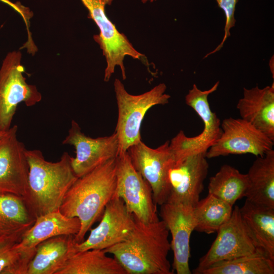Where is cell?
I'll return each instance as SVG.
<instances>
[{"instance_id":"4316f807","label":"cell","mask_w":274,"mask_h":274,"mask_svg":"<svg viewBox=\"0 0 274 274\" xmlns=\"http://www.w3.org/2000/svg\"><path fill=\"white\" fill-rule=\"evenodd\" d=\"M19 241L14 239L0 240V274H4L18 260L20 252L15 244Z\"/></svg>"},{"instance_id":"603a6c76","label":"cell","mask_w":274,"mask_h":274,"mask_svg":"<svg viewBox=\"0 0 274 274\" xmlns=\"http://www.w3.org/2000/svg\"><path fill=\"white\" fill-rule=\"evenodd\" d=\"M56 274H127L114 257L102 250L76 252Z\"/></svg>"},{"instance_id":"f546056e","label":"cell","mask_w":274,"mask_h":274,"mask_svg":"<svg viewBox=\"0 0 274 274\" xmlns=\"http://www.w3.org/2000/svg\"><path fill=\"white\" fill-rule=\"evenodd\" d=\"M7 131H0V141L3 138V136L5 135V133H6V132Z\"/></svg>"},{"instance_id":"277c9868","label":"cell","mask_w":274,"mask_h":274,"mask_svg":"<svg viewBox=\"0 0 274 274\" xmlns=\"http://www.w3.org/2000/svg\"><path fill=\"white\" fill-rule=\"evenodd\" d=\"M114 87L118 111L115 131L118 155L142 141L140 130L147 112L154 106L168 104L170 96L165 93L166 86L163 83L139 95L129 93L118 79H115Z\"/></svg>"},{"instance_id":"3957f363","label":"cell","mask_w":274,"mask_h":274,"mask_svg":"<svg viewBox=\"0 0 274 274\" xmlns=\"http://www.w3.org/2000/svg\"><path fill=\"white\" fill-rule=\"evenodd\" d=\"M116 158L78 178L65 194L60 211L68 217H77L80 228L74 236L77 243L84 240L87 232L101 215L115 195Z\"/></svg>"},{"instance_id":"2e32d148","label":"cell","mask_w":274,"mask_h":274,"mask_svg":"<svg viewBox=\"0 0 274 274\" xmlns=\"http://www.w3.org/2000/svg\"><path fill=\"white\" fill-rule=\"evenodd\" d=\"M160 215L172 235L174 270L177 274H191L189 260L190 236L195 225L193 207L165 202L161 205Z\"/></svg>"},{"instance_id":"ac0fdd59","label":"cell","mask_w":274,"mask_h":274,"mask_svg":"<svg viewBox=\"0 0 274 274\" xmlns=\"http://www.w3.org/2000/svg\"><path fill=\"white\" fill-rule=\"evenodd\" d=\"M241 118L274 141V84L260 88H243L236 105Z\"/></svg>"},{"instance_id":"d4e9b609","label":"cell","mask_w":274,"mask_h":274,"mask_svg":"<svg viewBox=\"0 0 274 274\" xmlns=\"http://www.w3.org/2000/svg\"><path fill=\"white\" fill-rule=\"evenodd\" d=\"M248 185L247 174L224 164L210 178L209 193L233 206L237 200L244 197Z\"/></svg>"},{"instance_id":"7a4b0ae2","label":"cell","mask_w":274,"mask_h":274,"mask_svg":"<svg viewBox=\"0 0 274 274\" xmlns=\"http://www.w3.org/2000/svg\"><path fill=\"white\" fill-rule=\"evenodd\" d=\"M26 156L29 167L28 186L23 199L36 220L59 210L65 194L78 177L67 152H64L56 162L46 160L38 149H26Z\"/></svg>"},{"instance_id":"6da1fadb","label":"cell","mask_w":274,"mask_h":274,"mask_svg":"<svg viewBox=\"0 0 274 274\" xmlns=\"http://www.w3.org/2000/svg\"><path fill=\"white\" fill-rule=\"evenodd\" d=\"M134 225L123 242L104 250L113 255L127 274H173L167 258L169 230L163 220L144 223L133 215Z\"/></svg>"},{"instance_id":"ba28073f","label":"cell","mask_w":274,"mask_h":274,"mask_svg":"<svg viewBox=\"0 0 274 274\" xmlns=\"http://www.w3.org/2000/svg\"><path fill=\"white\" fill-rule=\"evenodd\" d=\"M115 195L121 198L129 212L144 223L158 220L151 188L133 166L127 152L116 157Z\"/></svg>"},{"instance_id":"5bb4252c","label":"cell","mask_w":274,"mask_h":274,"mask_svg":"<svg viewBox=\"0 0 274 274\" xmlns=\"http://www.w3.org/2000/svg\"><path fill=\"white\" fill-rule=\"evenodd\" d=\"M204 154L175 161L168 172L169 193L165 202L194 207L200 200L208 175L209 163Z\"/></svg>"},{"instance_id":"f1b7e54d","label":"cell","mask_w":274,"mask_h":274,"mask_svg":"<svg viewBox=\"0 0 274 274\" xmlns=\"http://www.w3.org/2000/svg\"><path fill=\"white\" fill-rule=\"evenodd\" d=\"M0 1L8 5L17 12L21 16L26 25L29 23V19L33 16L32 12L29 8L23 6L19 2L13 3L10 0H0Z\"/></svg>"},{"instance_id":"7c38bea8","label":"cell","mask_w":274,"mask_h":274,"mask_svg":"<svg viewBox=\"0 0 274 274\" xmlns=\"http://www.w3.org/2000/svg\"><path fill=\"white\" fill-rule=\"evenodd\" d=\"M62 144L75 147L76 156L71 157V163L78 178L116 158L118 154V141L115 132L109 136L92 138L86 135L74 120Z\"/></svg>"},{"instance_id":"44dd1931","label":"cell","mask_w":274,"mask_h":274,"mask_svg":"<svg viewBox=\"0 0 274 274\" xmlns=\"http://www.w3.org/2000/svg\"><path fill=\"white\" fill-rule=\"evenodd\" d=\"M246 174V200L274 208V150L257 157Z\"/></svg>"},{"instance_id":"5b68a950","label":"cell","mask_w":274,"mask_h":274,"mask_svg":"<svg viewBox=\"0 0 274 274\" xmlns=\"http://www.w3.org/2000/svg\"><path fill=\"white\" fill-rule=\"evenodd\" d=\"M219 85L217 81L211 88L201 90L194 84L185 96V102L197 114L203 123V129L198 135L187 136L183 130L169 141V147L175 161L197 154H206L222 133L221 122L210 106L208 97L216 91Z\"/></svg>"},{"instance_id":"ffe728a7","label":"cell","mask_w":274,"mask_h":274,"mask_svg":"<svg viewBox=\"0 0 274 274\" xmlns=\"http://www.w3.org/2000/svg\"><path fill=\"white\" fill-rule=\"evenodd\" d=\"M239 211L258 250L274 260V208L246 200Z\"/></svg>"},{"instance_id":"8992f818","label":"cell","mask_w":274,"mask_h":274,"mask_svg":"<svg viewBox=\"0 0 274 274\" xmlns=\"http://www.w3.org/2000/svg\"><path fill=\"white\" fill-rule=\"evenodd\" d=\"M88 11V18L91 19L99 30L98 35L93 36L105 56L107 66L104 81L108 82L118 66L123 80L126 78L123 60L127 56L141 59L145 55L137 51L127 37L119 31L115 25L106 13L107 5H111L114 0H80Z\"/></svg>"},{"instance_id":"83f0119b","label":"cell","mask_w":274,"mask_h":274,"mask_svg":"<svg viewBox=\"0 0 274 274\" xmlns=\"http://www.w3.org/2000/svg\"><path fill=\"white\" fill-rule=\"evenodd\" d=\"M219 7L223 10L225 15V24L224 27V35L220 44L212 52L208 53L204 58L219 51L223 46L227 39L230 36V30L235 24L236 20L234 17L236 4L238 0H216Z\"/></svg>"},{"instance_id":"4dcf8cb0","label":"cell","mask_w":274,"mask_h":274,"mask_svg":"<svg viewBox=\"0 0 274 274\" xmlns=\"http://www.w3.org/2000/svg\"><path fill=\"white\" fill-rule=\"evenodd\" d=\"M156 0H141L142 2L144 4L148 2H149L150 3H152Z\"/></svg>"},{"instance_id":"cb8c5ba5","label":"cell","mask_w":274,"mask_h":274,"mask_svg":"<svg viewBox=\"0 0 274 274\" xmlns=\"http://www.w3.org/2000/svg\"><path fill=\"white\" fill-rule=\"evenodd\" d=\"M232 207L212 194L199 200L193 207L194 230L207 234L217 232L231 217Z\"/></svg>"},{"instance_id":"d6986e66","label":"cell","mask_w":274,"mask_h":274,"mask_svg":"<svg viewBox=\"0 0 274 274\" xmlns=\"http://www.w3.org/2000/svg\"><path fill=\"white\" fill-rule=\"evenodd\" d=\"M75 243L72 235L54 236L40 243L27 274H56L76 253Z\"/></svg>"},{"instance_id":"484cf974","label":"cell","mask_w":274,"mask_h":274,"mask_svg":"<svg viewBox=\"0 0 274 274\" xmlns=\"http://www.w3.org/2000/svg\"><path fill=\"white\" fill-rule=\"evenodd\" d=\"M274 260L257 252L217 263L199 274H273Z\"/></svg>"},{"instance_id":"30bf717a","label":"cell","mask_w":274,"mask_h":274,"mask_svg":"<svg viewBox=\"0 0 274 274\" xmlns=\"http://www.w3.org/2000/svg\"><path fill=\"white\" fill-rule=\"evenodd\" d=\"M217 233L210 248L199 259L197 266L192 271L193 273L199 274L202 270L222 261L260 252L242 219L237 206L232 210L229 219Z\"/></svg>"},{"instance_id":"7402d4cb","label":"cell","mask_w":274,"mask_h":274,"mask_svg":"<svg viewBox=\"0 0 274 274\" xmlns=\"http://www.w3.org/2000/svg\"><path fill=\"white\" fill-rule=\"evenodd\" d=\"M35 221L22 197L0 193V240L20 241L22 234Z\"/></svg>"},{"instance_id":"52a82bcc","label":"cell","mask_w":274,"mask_h":274,"mask_svg":"<svg viewBox=\"0 0 274 274\" xmlns=\"http://www.w3.org/2000/svg\"><path fill=\"white\" fill-rule=\"evenodd\" d=\"M22 54L19 50L8 52L0 67V131L11 127L17 106L24 102L27 107L35 106L42 98L34 85L29 84L23 76Z\"/></svg>"},{"instance_id":"e0dca14e","label":"cell","mask_w":274,"mask_h":274,"mask_svg":"<svg viewBox=\"0 0 274 274\" xmlns=\"http://www.w3.org/2000/svg\"><path fill=\"white\" fill-rule=\"evenodd\" d=\"M80 226L77 217H68L59 210L53 211L36 218L15 246L18 251L34 256L40 243L56 236H75L79 231Z\"/></svg>"},{"instance_id":"9a60e30c","label":"cell","mask_w":274,"mask_h":274,"mask_svg":"<svg viewBox=\"0 0 274 274\" xmlns=\"http://www.w3.org/2000/svg\"><path fill=\"white\" fill-rule=\"evenodd\" d=\"M17 125L0 141V193L24 197L28 186V164L24 144L17 138Z\"/></svg>"},{"instance_id":"8fae6325","label":"cell","mask_w":274,"mask_h":274,"mask_svg":"<svg viewBox=\"0 0 274 274\" xmlns=\"http://www.w3.org/2000/svg\"><path fill=\"white\" fill-rule=\"evenodd\" d=\"M127 152L135 169L150 186L155 203L160 206L165 203L170 189L168 172L175 162L169 141L153 149L141 141Z\"/></svg>"},{"instance_id":"4fadbf2b","label":"cell","mask_w":274,"mask_h":274,"mask_svg":"<svg viewBox=\"0 0 274 274\" xmlns=\"http://www.w3.org/2000/svg\"><path fill=\"white\" fill-rule=\"evenodd\" d=\"M134 225L133 215L123 200L114 195L106 206L100 222L90 229L88 238L75 244V252L95 249L104 250L124 241Z\"/></svg>"},{"instance_id":"9c48e42d","label":"cell","mask_w":274,"mask_h":274,"mask_svg":"<svg viewBox=\"0 0 274 274\" xmlns=\"http://www.w3.org/2000/svg\"><path fill=\"white\" fill-rule=\"evenodd\" d=\"M222 133L205 154L207 158L230 154L262 156L273 149L274 141L242 118L229 117L221 123Z\"/></svg>"}]
</instances>
